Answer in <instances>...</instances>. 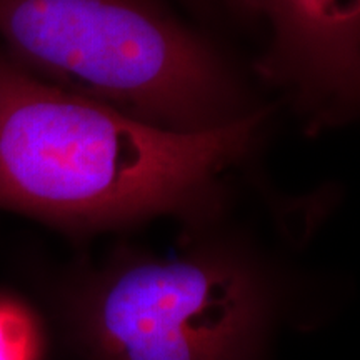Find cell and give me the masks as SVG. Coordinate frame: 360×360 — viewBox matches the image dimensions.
Segmentation results:
<instances>
[{"instance_id": "cell-1", "label": "cell", "mask_w": 360, "mask_h": 360, "mask_svg": "<svg viewBox=\"0 0 360 360\" xmlns=\"http://www.w3.org/2000/svg\"><path fill=\"white\" fill-rule=\"evenodd\" d=\"M264 115L160 129L45 82L0 47V209L75 232L197 215Z\"/></svg>"}, {"instance_id": "cell-2", "label": "cell", "mask_w": 360, "mask_h": 360, "mask_svg": "<svg viewBox=\"0 0 360 360\" xmlns=\"http://www.w3.org/2000/svg\"><path fill=\"white\" fill-rule=\"evenodd\" d=\"M0 47L45 82L160 129L250 114L219 52L155 0H0Z\"/></svg>"}, {"instance_id": "cell-3", "label": "cell", "mask_w": 360, "mask_h": 360, "mask_svg": "<svg viewBox=\"0 0 360 360\" xmlns=\"http://www.w3.org/2000/svg\"><path fill=\"white\" fill-rule=\"evenodd\" d=\"M278 319L272 277L245 252L220 245L119 259L70 302L87 360H269Z\"/></svg>"}, {"instance_id": "cell-4", "label": "cell", "mask_w": 360, "mask_h": 360, "mask_svg": "<svg viewBox=\"0 0 360 360\" xmlns=\"http://www.w3.org/2000/svg\"><path fill=\"white\" fill-rule=\"evenodd\" d=\"M269 22V77L314 114L350 109L359 87L360 0H232Z\"/></svg>"}, {"instance_id": "cell-5", "label": "cell", "mask_w": 360, "mask_h": 360, "mask_svg": "<svg viewBox=\"0 0 360 360\" xmlns=\"http://www.w3.org/2000/svg\"><path fill=\"white\" fill-rule=\"evenodd\" d=\"M39 334L29 310L0 299V360H37Z\"/></svg>"}]
</instances>
